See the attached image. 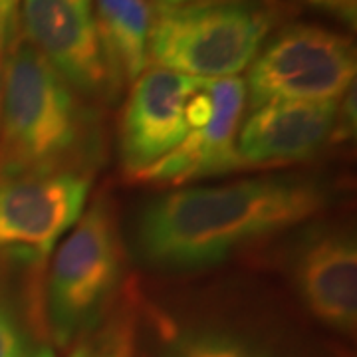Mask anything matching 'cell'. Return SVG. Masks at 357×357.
Wrapping results in <instances>:
<instances>
[{
  "instance_id": "cell-11",
  "label": "cell",
  "mask_w": 357,
  "mask_h": 357,
  "mask_svg": "<svg viewBox=\"0 0 357 357\" xmlns=\"http://www.w3.org/2000/svg\"><path fill=\"white\" fill-rule=\"evenodd\" d=\"M93 20L117 82H135L149 64L153 4L149 0H96Z\"/></svg>"
},
{
  "instance_id": "cell-1",
  "label": "cell",
  "mask_w": 357,
  "mask_h": 357,
  "mask_svg": "<svg viewBox=\"0 0 357 357\" xmlns=\"http://www.w3.org/2000/svg\"><path fill=\"white\" fill-rule=\"evenodd\" d=\"M324 204L326 191L302 178H246L183 189L145 206L137 246L155 266H208L244 244L304 222Z\"/></svg>"
},
{
  "instance_id": "cell-7",
  "label": "cell",
  "mask_w": 357,
  "mask_h": 357,
  "mask_svg": "<svg viewBox=\"0 0 357 357\" xmlns=\"http://www.w3.org/2000/svg\"><path fill=\"white\" fill-rule=\"evenodd\" d=\"M18 26L76 93L102 98L121 86L105 58L91 0H22Z\"/></svg>"
},
{
  "instance_id": "cell-14",
  "label": "cell",
  "mask_w": 357,
  "mask_h": 357,
  "mask_svg": "<svg viewBox=\"0 0 357 357\" xmlns=\"http://www.w3.org/2000/svg\"><path fill=\"white\" fill-rule=\"evenodd\" d=\"M0 357H50V354L30 347L8 312L0 307Z\"/></svg>"
},
{
  "instance_id": "cell-2",
  "label": "cell",
  "mask_w": 357,
  "mask_h": 357,
  "mask_svg": "<svg viewBox=\"0 0 357 357\" xmlns=\"http://www.w3.org/2000/svg\"><path fill=\"white\" fill-rule=\"evenodd\" d=\"M88 117L13 14L4 52L0 100V175L76 171L68 163L88 137Z\"/></svg>"
},
{
  "instance_id": "cell-18",
  "label": "cell",
  "mask_w": 357,
  "mask_h": 357,
  "mask_svg": "<svg viewBox=\"0 0 357 357\" xmlns=\"http://www.w3.org/2000/svg\"><path fill=\"white\" fill-rule=\"evenodd\" d=\"M6 14H8V13H6ZM2 16H4V14H0V18H2Z\"/></svg>"
},
{
  "instance_id": "cell-15",
  "label": "cell",
  "mask_w": 357,
  "mask_h": 357,
  "mask_svg": "<svg viewBox=\"0 0 357 357\" xmlns=\"http://www.w3.org/2000/svg\"><path fill=\"white\" fill-rule=\"evenodd\" d=\"M72 357H129L128 345L123 340L109 337L98 347H82Z\"/></svg>"
},
{
  "instance_id": "cell-3",
  "label": "cell",
  "mask_w": 357,
  "mask_h": 357,
  "mask_svg": "<svg viewBox=\"0 0 357 357\" xmlns=\"http://www.w3.org/2000/svg\"><path fill=\"white\" fill-rule=\"evenodd\" d=\"M268 32V13L250 4H155L147 62L201 79L234 77L252 64Z\"/></svg>"
},
{
  "instance_id": "cell-10",
  "label": "cell",
  "mask_w": 357,
  "mask_h": 357,
  "mask_svg": "<svg viewBox=\"0 0 357 357\" xmlns=\"http://www.w3.org/2000/svg\"><path fill=\"white\" fill-rule=\"evenodd\" d=\"M296 280L310 312L342 332L357 321V248L347 234L316 238L302 252Z\"/></svg>"
},
{
  "instance_id": "cell-17",
  "label": "cell",
  "mask_w": 357,
  "mask_h": 357,
  "mask_svg": "<svg viewBox=\"0 0 357 357\" xmlns=\"http://www.w3.org/2000/svg\"><path fill=\"white\" fill-rule=\"evenodd\" d=\"M161 6L169 8H189V6H211V4H225V2H234V0H155Z\"/></svg>"
},
{
  "instance_id": "cell-9",
  "label": "cell",
  "mask_w": 357,
  "mask_h": 357,
  "mask_svg": "<svg viewBox=\"0 0 357 357\" xmlns=\"http://www.w3.org/2000/svg\"><path fill=\"white\" fill-rule=\"evenodd\" d=\"M340 128V102H268L241 128L236 149L244 169L286 165L318 153Z\"/></svg>"
},
{
  "instance_id": "cell-4",
  "label": "cell",
  "mask_w": 357,
  "mask_h": 357,
  "mask_svg": "<svg viewBox=\"0 0 357 357\" xmlns=\"http://www.w3.org/2000/svg\"><path fill=\"white\" fill-rule=\"evenodd\" d=\"M354 42L314 24H294L268 42L248 66L246 100L250 107L268 102H340L356 84Z\"/></svg>"
},
{
  "instance_id": "cell-5",
  "label": "cell",
  "mask_w": 357,
  "mask_h": 357,
  "mask_svg": "<svg viewBox=\"0 0 357 357\" xmlns=\"http://www.w3.org/2000/svg\"><path fill=\"white\" fill-rule=\"evenodd\" d=\"M121 274V248L112 211L91 204L54 255L48 280V316L58 342L93 324Z\"/></svg>"
},
{
  "instance_id": "cell-19",
  "label": "cell",
  "mask_w": 357,
  "mask_h": 357,
  "mask_svg": "<svg viewBox=\"0 0 357 357\" xmlns=\"http://www.w3.org/2000/svg\"><path fill=\"white\" fill-rule=\"evenodd\" d=\"M258 357H266V356H258Z\"/></svg>"
},
{
  "instance_id": "cell-13",
  "label": "cell",
  "mask_w": 357,
  "mask_h": 357,
  "mask_svg": "<svg viewBox=\"0 0 357 357\" xmlns=\"http://www.w3.org/2000/svg\"><path fill=\"white\" fill-rule=\"evenodd\" d=\"M175 357H252L238 340L218 333H204L187 340Z\"/></svg>"
},
{
  "instance_id": "cell-8",
  "label": "cell",
  "mask_w": 357,
  "mask_h": 357,
  "mask_svg": "<svg viewBox=\"0 0 357 357\" xmlns=\"http://www.w3.org/2000/svg\"><path fill=\"white\" fill-rule=\"evenodd\" d=\"M201 86V77L159 66L145 68L133 82L119 123V157L129 177L153 165L191 133L187 107Z\"/></svg>"
},
{
  "instance_id": "cell-16",
  "label": "cell",
  "mask_w": 357,
  "mask_h": 357,
  "mask_svg": "<svg viewBox=\"0 0 357 357\" xmlns=\"http://www.w3.org/2000/svg\"><path fill=\"white\" fill-rule=\"evenodd\" d=\"M13 13L4 14L0 18V100H2V76H4V52H6V36H8V24H10V18Z\"/></svg>"
},
{
  "instance_id": "cell-12",
  "label": "cell",
  "mask_w": 357,
  "mask_h": 357,
  "mask_svg": "<svg viewBox=\"0 0 357 357\" xmlns=\"http://www.w3.org/2000/svg\"><path fill=\"white\" fill-rule=\"evenodd\" d=\"M213 102L211 119L197 129L201 147V177H213L244 169L236 149L238 123L246 105V84L243 77L204 79Z\"/></svg>"
},
{
  "instance_id": "cell-6",
  "label": "cell",
  "mask_w": 357,
  "mask_h": 357,
  "mask_svg": "<svg viewBox=\"0 0 357 357\" xmlns=\"http://www.w3.org/2000/svg\"><path fill=\"white\" fill-rule=\"evenodd\" d=\"M91 178L79 171L0 175V252L46 258L88 203Z\"/></svg>"
}]
</instances>
